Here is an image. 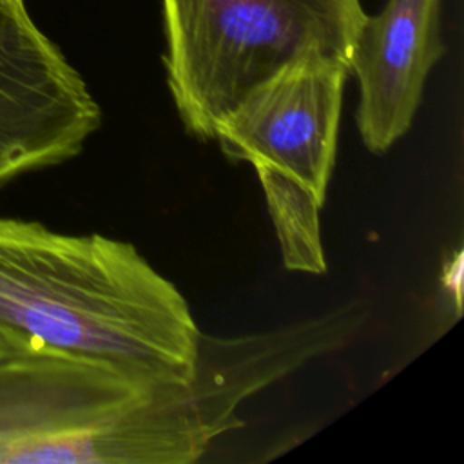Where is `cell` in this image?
Here are the masks:
<instances>
[{
    "mask_svg": "<svg viewBox=\"0 0 464 464\" xmlns=\"http://www.w3.org/2000/svg\"><path fill=\"white\" fill-rule=\"evenodd\" d=\"M107 366L45 348L0 357V462L76 464L85 431L147 392Z\"/></svg>",
    "mask_w": 464,
    "mask_h": 464,
    "instance_id": "obj_6",
    "label": "cell"
},
{
    "mask_svg": "<svg viewBox=\"0 0 464 464\" xmlns=\"http://www.w3.org/2000/svg\"><path fill=\"white\" fill-rule=\"evenodd\" d=\"M0 334L141 382L190 379L201 330L134 245L0 218Z\"/></svg>",
    "mask_w": 464,
    "mask_h": 464,
    "instance_id": "obj_1",
    "label": "cell"
},
{
    "mask_svg": "<svg viewBox=\"0 0 464 464\" xmlns=\"http://www.w3.org/2000/svg\"><path fill=\"white\" fill-rule=\"evenodd\" d=\"M167 85L187 132L216 125L252 91L312 58L348 65L361 0H161Z\"/></svg>",
    "mask_w": 464,
    "mask_h": 464,
    "instance_id": "obj_3",
    "label": "cell"
},
{
    "mask_svg": "<svg viewBox=\"0 0 464 464\" xmlns=\"http://www.w3.org/2000/svg\"><path fill=\"white\" fill-rule=\"evenodd\" d=\"M364 323L350 303L272 332L214 337L201 332L188 381L149 388L85 431L76 464H188L243 424L237 408L308 361L344 346Z\"/></svg>",
    "mask_w": 464,
    "mask_h": 464,
    "instance_id": "obj_2",
    "label": "cell"
},
{
    "mask_svg": "<svg viewBox=\"0 0 464 464\" xmlns=\"http://www.w3.org/2000/svg\"><path fill=\"white\" fill-rule=\"evenodd\" d=\"M442 54L440 0H386L377 14L366 13L348 72L357 80L355 125L370 152H386L410 130Z\"/></svg>",
    "mask_w": 464,
    "mask_h": 464,
    "instance_id": "obj_7",
    "label": "cell"
},
{
    "mask_svg": "<svg viewBox=\"0 0 464 464\" xmlns=\"http://www.w3.org/2000/svg\"><path fill=\"white\" fill-rule=\"evenodd\" d=\"M100 125L87 83L25 2L0 0V185L72 160Z\"/></svg>",
    "mask_w": 464,
    "mask_h": 464,
    "instance_id": "obj_5",
    "label": "cell"
},
{
    "mask_svg": "<svg viewBox=\"0 0 464 464\" xmlns=\"http://www.w3.org/2000/svg\"><path fill=\"white\" fill-rule=\"evenodd\" d=\"M20 348H27V346H24L18 341H13V339L5 337L4 334H0V357L5 355V353H11L14 350H20Z\"/></svg>",
    "mask_w": 464,
    "mask_h": 464,
    "instance_id": "obj_8",
    "label": "cell"
},
{
    "mask_svg": "<svg viewBox=\"0 0 464 464\" xmlns=\"http://www.w3.org/2000/svg\"><path fill=\"white\" fill-rule=\"evenodd\" d=\"M348 65L299 62L252 91L214 130L223 154L254 167L286 270L323 276L321 210L337 154Z\"/></svg>",
    "mask_w": 464,
    "mask_h": 464,
    "instance_id": "obj_4",
    "label": "cell"
}]
</instances>
